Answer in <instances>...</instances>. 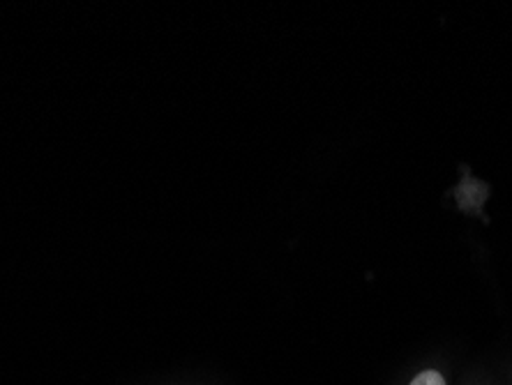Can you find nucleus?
I'll return each mask as SVG.
<instances>
[{"instance_id":"obj_1","label":"nucleus","mask_w":512,"mask_h":385,"mask_svg":"<svg viewBox=\"0 0 512 385\" xmlns=\"http://www.w3.org/2000/svg\"><path fill=\"white\" fill-rule=\"evenodd\" d=\"M411 385H446V381H443V376L439 372H434V369H427V372L418 374L416 379L411 381Z\"/></svg>"}]
</instances>
